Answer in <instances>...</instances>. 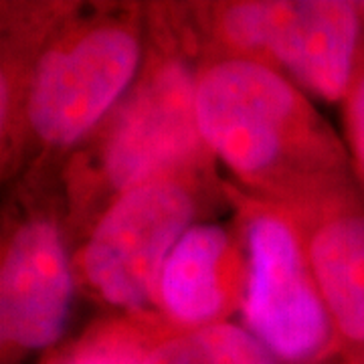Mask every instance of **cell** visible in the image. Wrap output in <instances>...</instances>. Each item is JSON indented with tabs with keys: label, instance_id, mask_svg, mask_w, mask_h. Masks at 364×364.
Listing matches in <instances>:
<instances>
[{
	"label": "cell",
	"instance_id": "6da1fadb",
	"mask_svg": "<svg viewBox=\"0 0 364 364\" xmlns=\"http://www.w3.org/2000/svg\"><path fill=\"white\" fill-rule=\"evenodd\" d=\"M196 124L231 186L299 221L360 193L344 138L306 91L263 61L203 47Z\"/></svg>",
	"mask_w": 364,
	"mask_h": 364
},
{
	"label": "cell",
	"instance_id": "7a4b0ae2",
	"mask_svg": "<svg viewBox=\"0 0 364 364\" xmlns=\"http://www.w3.org/2000/svg\"><path fill=\"white\" fill-rule=\"evenodd\" d=\"M203 39L191 6L148 11L142 73L122 104L71 156L69 223L87 227L117 196L174 176H215L196 124Z\"/></svg>",
	"mask_w": 364,
	"mask_h": 364
},
{
	"label": "cell",
	"instance_id": "3957f363",
	"mask_svg": "<svg viewBox=\"0 0 364 364\" xmlns=\"http://www.w3.org/2000/svg\"><path fill=\"white\" fill-rule=\"evenodd\" d=\"M148 11L45 9L26 65H2V158L31 138L43 152H75L102 128L142 73Z\"/></svg>",
	"mask_w": 364,
	"mask_h": 364
},
{
	"label": "cell",
	"instance_id": "277c9868",
	"mask_svg": "<svg viewBox=\"0 0 364 364\" xmlns=\"http://www.w3.org/2000/svg\"><path fill=\"white\" fill-rule=\"evenodd\" d=\"M191 11L205 49L263 61L314 102L342 105L364 45L358 2L243 0Z\"/></svg>",
	"mask_w": 364,
	"mask_h": 364
},
{
	"label": "cell",
	"instance_id": "5b68a950",
	"mask_svg": "<svg viewBox=\"0 0 364 364\" xmlns=\"http://www.w3.org/2000/svg\"><path fill=\"white\" fill-rule=\"evenodd\" d=\"M223 188L245 247L243 326L282 364L342 363L298 217L243 195L229 182Z\"/></svg>",
	"mask_w": 364,
	"mask_h": 364
},
{
	"label": "cell",
	"instance_id": "8992f818",
	"mask_svg": "<svg viewBox=\"0 0 364 364\" xmlns=\"http://www.w3.org/2000/svg\"><path fill=\"white\" fill-rule=\"evenodd\" d=\"M217 176H174L132 188L85 227L77 282L119 316L156 322L158 282L170 251L195 225Z\"/></svg>",
	"mask_w": 364,
	"mask_h": 364
},
{
	"label": "cell",
	"instance_id": "52a82bcc",
	"mask_svg": "<svg viewBox=\"0 0 364 364\" xmlns=\"http://www.w3.org/2000/svg\"><path fill=\"white\" fill-rule=\"evenodd\" d=\"M75 257L65 223L31 208L2 239L0 346L2 364H18L65 336L75 299Z\"/></svg>",
	"mask_w": 364,
	"mask_h": 364
},
{
	"label": "cell",
	"instance_id": "ba28073f",
	"mask_svg": "<svg viewBox=\"0 0 364 364\" xmlns=\"http://www.w3.org/2000/svg\"><path fill=\"white\" fill-rule=\"evenodd\" d=\"M245 247L239 225L196 221L170 251L158 282V320L170 332L229 322L241 312Z\"/></svg>",
	"mask_w": 364,
	"mask_h": 364
},
{
	"label": "cell",
	"instance_id": "9c48e42d",
	"mask_svg": "<svg viewBox=\"0 0 364 364\" xmlns=\"http://www.w3.org/2000/svg\"><path fill=\"white\" fill-rule=\"evenodd\" d=\"M299 221V219H298ZM308 259L344 360H364V198L301 219Z\"/></svg>",
	"mask_w": 364,
	"mask_h": 364
},
{
	"label": "cell",
	"instance_id": "30bf717a",
	"mask_svg": "<svg viewBox=\"0 0 364 364\" xmlns=\"http://www.w3.org/2000/svg\"><path fill=\"white\" fill-rule=\"evenodd\" d=\"M142 364H282L243 324L219 322L198 330L164 332Z\"/></svg>",
	"mask_w": 364,
	"mask_h": 364
},
{
	"label": "cell",
	"instance_id": "8fae6325",
	"mask_svg": "<svg viewBox=\"0 0 364 364\" xmlns=\"http://www.w3.org/2000/svg\"><path fill=\"white\" fill-rule=\"evenodd\" d=\"M164 332L170 330L132 316L102 320L49 364H142L152 342Z\"/></svg>",
	"mask_w": 364,
	"mask_h": 364
},
{
	"label": "cell",
	"instance_id": "7c38bea8",
	"mask_svg": "<svg viewBox=\"0 0 364 364\" xmlns=\"http://www.w3.org/2000/svg\"><path fill=\"white\" fill-rule=\"evenodd\" d=\"M344 144L350 158L352 174L364 198V45L348 93L342 102Z\"/></svg>",
	"mask_w": 364,
	"mask_h": 364
},
{
	"label": "cell",
	"instance_id": "4fadbf2b",
	"mask_svg": "<svg viewBox=\"0 0 364 364\" xmlns=\"http://www.w3.org/2000/svg\"><path fill=\"white\" fill-rule=\"evenodd\" d=\"M338 364H364V360H342Z\"/></svg>",
	"mask_w": 364,
	"mask_h": 364
},
{
	"label": "cell",
	"instance_id": "5bb4252c",
	"mask_svg": "<svg viewBox=\"0 0 364 364\" xmlns=\"http://www.w3.org/2000/svg\"><path fill=\"white\" fill-rule=\"evenodd\" d=\"M358 6H360V13H363V18H364V2H358Z\"/></svg>",
	"mask_w": 364,
	"mask_h": 364
}]
</instances>
